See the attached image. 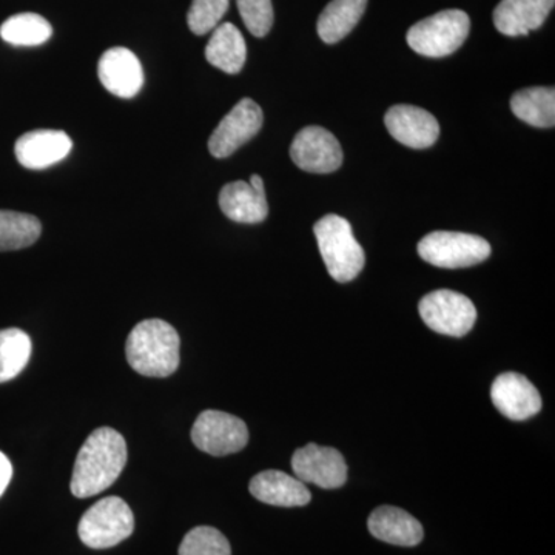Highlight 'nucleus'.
I'll list each match as a JSON object with an SVG mask.
<instances>
[{
	"instance_id": "obj_12",
	"label": "nucleus",
	"mask_w": 555,
	"mask_h": 555,
	"mask_svg": "<svg viewBox=\"0 0 555 555\" xmlns=\"http://www.w3.org/2000/svg\"><path fill=\"white\" fill-rule=\"evenodd\" d=\"M491 400L496 411L513 422H525L539 414L542 397L525 375L506 372L492 383Z\"/></svg>"
},
{
	"instance_id": "obj_10",
	"label": "nucleus",
	"mask_w": 555,
	"mask_h": 555,
	"mask_svg": "<svg viewBox=\"0 0 555 555\" xmlns=\"http://www.w3.org/2000/svg\"><path fill=\"white\" fill-rule=\"evenodd\" d=\"M291 158L309 173H334L341 167L343 149L338 139L323 127L309 126L299 130L291 145Z\"/></svg>"
},
{
	"instance_id": "obj_19",
	"label": "nucleus",
	"mask_w": 555,
	"mask_h": 555,
	"mask_svg": "<svg viewBox=\"0 0 555 555\" xmlns=\"http://www.w3.org/2000/svg\"><path fill=\"white\" fill-rule=\"evenodd\" d=\"M222 214L241 224H259L269 215L266 193H259L248 182H229L219 193Z\"/></svg>"
},
{
	"instance_id": "obj_14",
	"label": "nucleus",
	"mask_w": 555,
	"mask_h": 555,
	"mask_svg": "<svg viewBox=\"0 0 555 555\" xmlns=\"http://www.w3.org/2000/svg\"><path fill=\"white\" fill-rule=\"evenodd\" d=\"M98 76L109 93L124 100L137 96L144 83L141 62L133 51L124 47H115L102 54Z\"/></svg>"
},
{
	"instance_id": "obj_16",
	"label": "nucleus",
	"mask_w": 555,
	"mask_h": 555,
	"mask_svg": "<svg viewBox=\"0 0 555 555\" xmlns=\"http://www.w3.org/2000/svg\"><path fill=\"white\" fill-rule=\"evenodd\" d=\"M554 5L555 0H502L494 11L495 28L509 38L529 35L545 24Z\"/></svg>"
},
{
	"instance_id": "obj_9",
	"label": "nucleus",
	"mask_w": 555,
	"mask_h": 555,
	"mask_svg": "<svg viewBox=\"0 0 555 555\" xmlns=\"http://www.w3.org/2000/svg\"><path fill=\"white\" fill-rule=\"evenodd\" d=\"M262 122L264 115L261 107L257 102L244 98L230 109L229 115L211 133L208 139V152L218 159L229 158L251 138L257 137L262 129Z\"/></svg>"
},
{
	"instance_id": "obj_22",
	"label": "nucleus",
	"mask_w": 555,
	"mask_h": 555,
	"mask_svg": "<svg viewBox=\"0 0 555 555\" xmlns=\"http://www.w3.org/2000/svg\"><path fill=\"white\" fill-rule=\"evenodd\" d=\"M367 0H332L318 17L317 30L321 40L337 43L345 39L366 11Z\"/></svg>"
},
{
	"instance_id": "obj_1",
	"label": "nucleus",
	"mask_w": 555,
	"mask_h": 555,
	"mask_svg": "<svg viewBox=\"0 0 555 555\" xmlns=\"http://www.w3.org/2000/svg\"><path fill=\"white\" fill-rule=\"evenodd\" d=\"M127 465V443L118 430L100 427L93 430L76 456L72 494L78 499L101 494L118 480Z\"/></svg>"
},
{
	"instance_id": "obj_20",
	"label": "nucleus",
	"mask_w": 555,
	"mask_h": 555,
	"mask_svg": "<svg viewBox=\"0 0 555 555\" xmlns=\"http://www.w3.org/2000/svg\"><path fill=\"white\" fill-rule=\"evenodd\" d=\"M246 40L238 28L230 22L219 24L206 47L208 64L229 75H236L246 64Z\"/></svg>"
},
{
	"instance_id": "obj_4",
	"label": "nucleus",
	"mask_w": 555,
	"mask_h": 555,
	"mask_svg": "<svg viewBox=\"0 0 555 555\" xmlns=\"http://www.w3.org/2000/svg\"><path fill=\"white\" fill-rule=\"evenodd\" d=\"M470 20L462 10H444L409 28L408 43L426 57H444L455 53L469 36Z\"/></svg>"
},
{
	"instance_id": "obj_6",
	"label": "nucleus",
	"mask_w": 555,
	"mask_h": 555,
	"mask_svg": "<svg viewBox=\"0 0 555 555\" xmlns=\"http://www.w3.org/2000/svg\"><path fill=\"white\" fill-rule=\"evenodd\" d=\"M423 261L440 269H465L491 257V244L469 233L433 232L418 243Z\"/></svg>"
},
{
	"instance_id": "obj_30",
	"label": "nucleus",
	"mask_w": 555,
	"mask_h": 555,
	"mask_svg": "<svg viewBox=\"0 0 555 555\" xmlns=\"http://www.w3.org/2000/svg\"><path fill=\"white\" fill-rule=\"evenodd\" d=\"M248 184L251 185L257 192L259 193H266L264 189V181H262V178L259 177V175H251L250 182Z\"/></svg>"
},
{
	"instance_id": "obj_13",
	"label": "nucleus",
	"mask_w": 555,
	"mask_h": 555,
	"mask_svg": "<svg viewBox=\"0 0 555 555\" xmlns=\"http://www.w3.org/2000/svg\"><path fill=\"white\" fill-rule=\"evenodd\" d=\"M385 124L393 139L411 149L433 147L440 137L436 116L414 105H393L387 109Z\"/></svg>"
},
{
	"instance_id": "obj_21",
	"label": "nucleus",
	"mask_w": 555,
	"mask_h": 555,
	"mask_svg": "<svg viewBox=\"0 0 555 555\" xmlns=\"http://www.w3.org/2000/svg\"><path fill=\"white\" fill-rule=\"evenodd\" d=\"M511 109L518 119L539 129L555 126L554 87H531L517 91L511 98Z\"/></svg>"
},
{
	"instance_id": "obj_27",
	"label": "nucleus",
	"mask_w": 555,
	"mask_h": 555,
	"mask_svg": "<svg viewBox=\"0 0 555 555\" xmlns=\"http://www.w3.org/2000/svg\"><path fill=\"white\" fill-rule=\"evenodd\" d=\"M230 0H193L188 14L190 30L196 36H204L218 27L228 13Z\"/></svg>"
},
{
	"instance_id": "obj_17",
	"label": "nucleus",
	"mask_w": 555,
	"mask_h": 555,
	"mask_svg": "<svg viewBox=\"0 0 555 555\" xmlns=\"http://www.w3.org/2000/svg\"><path fill=\"white\" fill-rule=\"evenodd\" d=\"M250 494L266 505L280 507L306 506L312 499L310 491L297 477L281 470H264L251 478Z\"/></svg>"
},
{
	"instance_id": "obj_11",
	"label": "nucleus",
	"mask_w": 555,
	"mask_h": 555,
	"mask_svg": "<svg viewBox=\"0 0 555 555\" xmlns=\"http://www.w3.org/2000/svg\"><path fill=\"white\" fill-rule=\"evenodd\" d=\"M292 469L302 483H312L323 489L341 488L347 480V465L341 452L315 443L295 451Z\"/></svg>"
},
{
	"instance_id": "obj_7",
	"label": "nucleus",
	"mask_w": 555,
	"mask_h": 555,
	"mask_svg": "<svg viewBox=\"0 0 555 555\" xmlns=\"http://www.w3.org/2000/svg\"><path fill=\"white\" fill-rule=\"evenodd\" d=\"M418 310L427 327L448 337H465L477 321L474 302L454 291L430 292L420 301Z\"/></svg>"
},
{
	"instance_id": "obj_24",
	"label": "nucleus",
	"mask_w": 555,
	"mask_h": 555,
	"mask_svg": "<svg viewBox=\"0 0 555 555\" xmlns=\"http://www.w3.org/2000/svg\"><path fill=\"white\" fill-rule=\"evenodd\" d=\"M53 35L50 22L35 13H21L11 16L0 27V38L11 46H42Z\"/></svg>"
},
{
	"instance_id": "obj_29",
	"label": "nucleus",
	"mask_w": 555,
	"mask_h": 555,
	"mask_svg": "<svg viewBox=\"0 0 555 555\" xmlns=\"http://www.w3.org/2000/svg\"><path fill=\"white\" fill-rule=\"evenodd\" d=\"M11 478H13V466H11L9 456L0 452V496L9 488Z\"/></svg>"
},
{
	"instance_id": "obj_23",
	"label": "nucleus",
	"mask_w": 555,
	"mask_h": 555,
	"mask_svg": "<svg viewBox=\"0 0 555 555\" xmlns=\"http://www.w3.org/2000/svg\"><path fill=\"white\" fill-rule=\"evenodd\" d=\"M42 233V224L33 215L0 210V251L33 246Z\"/></svg>"
},
{
	"instance_id": "obj_26",
	"label": "nucleus",
	"mask_w": 555,
	"mask_h": 555,
	"mask_svg": "<svg viewBox=\"0 0 555 555\" xmlns=\"http://www.w3.org/2000/svg\"><path fill=\"white\" fill-rule=\"evenodd\" d=\"M179 555H232L229 540L211 526H198L185 534Z\"/></svg>"
},
{
	"instance_id": "obj_18",
	"label": "nucleus",
	"mask_w": 555,
	"mask_h": 555,
	"mask_svg": "<svg viewBox=\"0 0 555 555\" xmlns=\"http://www.w3.org/2000/svg\"><path fill=\"white\" fill-rule=\"evenodd\" d=\"M367 528L375 539L396 546H416L425 537L422 524L396 506L377 507L369 517Z\"/></svg>"
},
{
	"instance_id": "obj_3",
	"label": "nucleus",
	"mask_w": 555,
	"mask_h": 555,
	"mask_svg": "<svg viewBox=\"0 0 555 555\" xmlns=\"http://www.w3.org/2000/svg\"><path fill=\"white\" fill-rule=\"evenodd\" d=\"M313 233L328 275L338 283L356 280L366 264V255L350 222L338 215H326L313 225Z\"/></svg>"
},
{
	"instance_id": "obj_8",
	"label": "nucleus",
	"mask_w": 555,
	"mask_h": 555,
	"mask_svg": "<svg viewBox=\"0 0 555 555\" xmlns=\"http://www.w3.org/2000/svg\"><path fill=\"white\" fill-rule=\"evenodd\" d=\"M192 441L208 455L235 454L246 448L247 425L228 412L204 411L192 427Z\"/></svg>"
},
{
	"instance_id": "obj_5",
	"label": "nucleus",
	"mask_w": 555,
	"mask_h": 555,
	"mask_svg": "<svg viewBox=\"0 0 555 555\" xmlns=\"http://www.w3.org/2000/svg\"><path fill=\"white\" fill-rule=\"evenodd\" d=\"M134 516L119 496H105L83 514L78 534L91 550H107L133 534Z\"/></svg>"
},
{
	"instance_id": "obj_15",
	"label": "nucleus",
	"mask_w": 555,
	"mask_h": 555,
	"mask_svg": "<svg viewBox=\"0 0 555 555\" xmlns=\"http://www.w3.org/2000/svg\"><path fill=\"white\" fill-rule=\"evenodd\" d=\"M72 147V139L65 131L35 130L17 139L14 153L25 169L43 170L67 158Z\"/></svg>"
},
{
	"instance_id": "obj_28",
	"label": "nucleus",
	"mask_w": 555,
	"mask_h": 555,
	"mask_svg": "<svg viewBox=\"0 0 555 555\" xmlns=\"http://www.w3.org/2000/svg\"><path fill=\"white\" fill-rule=\"evenodd\" d=\"M244 25L255 38H264L272 30V0H236Z\"/></svg>"
},
{
	"instance_id": "obj_2",
	"label": "nucleus",
	"mask_w": 555,
	"mask_h": 555,
	"mask_svg": "<svg viewBox=\"0 0 555 555\" xmlns=\"http://www.w3.org/2000/svg\"><path fill=\"white\" fill-rule=\"evenodd\" d=\"M181 339L167 321L144 320L134 326L126 343L127 361L144 377L166 378L179 367Z\"/></svg>"
},
{
	"instance_id": "obj_25",
	"label": "nucleus",
	"mask_w": 555,
	"mask_h": 555,
	"mask_svg": "<svg viewBox=\"0 0 555 555\" xmlns=\"http://www.w3.org/2000/svg\"><path fill=\"white\" fill-rule=\"evenodd\" d=\"M31 357V338L21 328L0 331V383L16 378Z\"/></svg>"
}]
</instances>
